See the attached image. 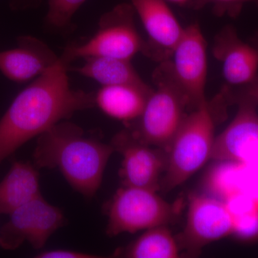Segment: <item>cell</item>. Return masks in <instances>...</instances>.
<instances>
[{"label":"cell","mask_w":258,"mask_h":258,"mask_svg":"<svg viewBox=\"0 0 258 258\" xmlns=\"http://www.w3.org/2000/svg\"><path fill=\"white\" fill-rule=\"evenodd\" d=\"M179 247L166 226H159L145 230L138 239L125 249L118 250L116 255L128 258L179 257Z\"/></svg>","instance_id":"obj_18"},{"label":"cell","mask_w":258,"mask_h":258,"mask_svg":"<svg viewBox=\"0 0 258 258\" xmlns=\"http://www.w3.org/2000/svg\"><path fill=\"white\" fill-rule=\"evenodd\" d=\"M246 3H253L258 7V0H191L190 5L195 9L212 5V10L217 15L236 18L240 14Z\"/></svg>","instance_id":"obj_21"},{"label":"cell","mask_w":258,"mask_h":258,"mask_svg":"<svg viewBox=\"0 0 258 258\" xmlns=\"http://www.w3.org/2000/svg\"><path fill=\"white\" fill-rule=\"evenodd\" d=\"M257 102L243 93L232 122L215 137L210 159L258 166Z\"/></svg>","instance_id":"obj_9"},{"label":"cell","mask_w":258,"mask_h":258,"mask_svg":"<svg viewBox=\"0 0 258 258\" xmlns=\"http://www.w3.org/2000/svg\"><path fill=\"white\" fill-rule=\"evenodd\" d=\"M155 89L148 98L143 112L130 122L127 130L142 143L167 152L182 124L188 102L171 77L166 61L154 71Z\"/></svg>","instance_id":"obj_4"},{"label":"cell","mask_w":258,"mask_h":258,"mask_svg":"<svg viewBox=\"0 0 258 258\" xmlns=\"http://www.w3.org/2000/svg\"><path fill=\"white\" fill-rule=\"evenodd\" d=\"M253 45L256 47V48H257V50H258V35L257 36H256L255 39H254Z\"/></svg>","instance_id":"obj_28"},{"label":"cell","mask_w":258,"mask_h":258,"mask_svg":"<svg viewBox=\"0 0 258 258\" xmlns=\"http://www.w3.org/2000/svg\"><path fill=\"white\" fill-rule=\"evenodd\" d=\"M83 60L82 66L73 71L94 80L102 86L147 85L141 79L131 60L108 57H89Z\"/></svg>","instance_id":"obj_17"},{"label":"cell","mask_w":258,"mask_h":258,"mask_svg":"<svg viewBox=\"0 0 258 258\" xmlns=\"http://www.w3.org/2000/svg\"><path fill=\"white\" fill-rule=\"evenodd\" d=\"M217 166L210 176V187L214 192L222 197L228 198L233 194L239 192L238 182L242 164L222 161Z\"/></svg>","instance_id":"obj_19"},{"label":"cell","mask_w":258,"mask_h":258,"mask_svg":"<svg viewBox=\"0 0 258 258\" xmlns=\"http://www.w3.org/2000/svg\"><path fill=\"white\" fill-rule=\"evenodd\" d=\"M213 53L221 62L222 76L230 86L244 87L258 76L257 48L242 41L232 27H226L217 35Z\"/></svg>","instance_id":"obj_13"},{"label":"cell","mask_w":258,"mask_h":258,"mask_svg":"<svg viewBox=\"0 0 258 258\" xmlns=\"http://www.w3.org/2000/svg\"><path fill=\"white\" fill-rule=\"evenodd\" d=\"M171 77L186 98L189 108L196 109L207 101V43L198 24L184 28L170 58L166 61Z\"/></svg>","instance_id":"obj_7"},{"label":"cell","mask_w":258,"mask_h":258,"mask_svg":"<svg viewBox=\"0 0 258 258\" xmlns=\"http://www.w3.org/2000/svg\"><path fill=\"white\" fill-rule=\"evenodd\" d=\"M165 1L171 2L174 4L180 5V6H186V5H190L191 0H165Z\"/></svg>","instance_id":"obj_27"},{"label":"cell","mask_w":258,"mask_h":258,"mask_svg":"<svg viewBox=\"0 0 258 258\" xmlns=\"http://www.w3.org/2000/svg\"><path fill=\"white\" fill-rule=\"evenodd\" d=\"M152 91L148 85L102 86L95 103L105 114L128 123L140 116Z\"/></svg>","instance_id":"obj_15"},{"label":"cell","mask_w":258,"mask_h":258,"mask_svg":"<svg viewBox=\"0 0 258 258\" xmlns=\"http://www.w3.org/2000/svg\"><path fill=\"white\" fill-rule=\"evenodd\" d=\"M38 258H98L101 257L98 254L80 252L77 250L66 249H51L42 251L37 254Z\"/></svg>","instance_id":"obj_25"},{"label":"cell","mask_w":258,"mask_h":258,"mask_svg":"<svg viewBox=\"0 0 258 258\" xmlns=\"http://www.w3.org/2000/svg\"><path fill=\"white\" fill-rule=\"evenodd\" d=\"M40 195L36 169L30 163L16 161L0 181V215H10Z\"/></svg>","instance_id":"obj_16"},{"label":"cell","mask_w":258,"mask_h":258,"mask_svg":"<svg viewBox=\"0 0 258 258\" xmlns=\"http://www.w3.org/2000/svg\"><path fill=\"white\" fill-rule=\"evenodd\" d=\"M243 93L246 95L253 98L254 101L258 103V76L252 82L247 86H244Z\"/></svg>","instance_id":"obj_26"},{"label":"cell","mask_w":258,"mask_h":258,"mask_svg":"<svg viewBox=\"0 0 258 258\" xmlns=\"http://www.w3.org/2000/svg\"><path fill=\"white\" fill-rule=\"evenodd\" d=\"M114 151L122 155L119 176L122 186L159 191L161 174L166 165V152L142 143L132 137L127 129L113 137Z\"/></svg>","instance_id":"obj_10"},{"label":"cell","mask_w":258,"mask_h":258,"mask_svg":"<svg viewBox=\"0 0 258 258\" xmlns=\"http://www.w3.org/2000/svg\"><path fill=\"white\" fill-rule=\"evenodd\" d=\"M69 70L59 57L15 98L0 119V164L54 125L95 106L94 93L71 88Z\"/></svg>","instance_id":"obj_1"},{"label":"cell","mask_w":258,"mask_h":258,"mask_svg":"<svg viewBox=\"0 0 258 258\" xmlns=\"http://www.w3.org/2000/svg\"><path fill=\"white\" fill-rule=\"evenodd\" d=\"M234 218L223 200L205 195L190 196L181 244L190 252L231 235Z\"/></svg>","instance_id":"obj_11"},{"label":"cell","mask_w":258,"mask_h":258,"mask_svg":"<svg viewBox=\"0 0 258 258\" xmlns=\"http://www.w3.org/2000/svg\"><path fill=\"white\" fill-rule=\"evenodd\" d=\"M104 209L108 217L106 234L110 237L166 226L176 215L174 206L157 191L132 186H122Z\"/></svg>","instance_id":"obj_6"},{"label":"cell","mask_w":258,"mask_h":258,"mask_svg":"<svg viewBox=\"0 0 258 258\" xmlns=\"http://www.w3.org/2000/svg\"><path fill=\"white\" fill-rule=\"evenodd\" d=\"M225 203L231 215L240 216L258 210V205L244 194L237 192L226 198Z\"/></svg>","instance_id":"obj_24"},{"label":"cell","mask_w":258,"mask_h":258,"mask_svg":"<svg viewBox=\"0 0 258 258\" xmlns=\"http://www.w3.org/2000/svg\"><path fill=\"white\" fill-rule=\"evenodd\" d=\"M233 218L232 234L242 240H253L258 238V210Z\"/></svg>","instance_id":"obj_22"},{"label":"cell","mask_w":258,"mask_h":258,"mask_svg":"<svg viewBox=\"0 0 258 258\" xmlns=\"http://www.w3.org/2000/svg\"><path fill=\"white\" fill-rule=\"evenodd\" d=\"M64 222L60 209L40 195L10 214L9 221L0 230V246L14 250L28 242L33 248L42 249Z\"/></svg>","instance_id":"obj_8"},{"label":"cell","mask_w":258,"mask_h":258,"mask_svg":"<svg viewBox=\"0 0 258 258\" xmlns=\"http://www.w3.org/2000/svg\"><path fill=\"white\" fill-rule=\"evenodd\" d=\"M132 5L122 3L102 15L98 30L87 42L69 46L60 59L71 64L76 59L108 57L132 60L143 51L144 41L134 23Z\"/></svg>","instance_id":"obj_5"},{"label":"cell","mask_w":258,"mask_h":258,"mask_svg":"<svg viewBox=\"0 0 258 258\" xmlns=\"http://www.w3.org/2000/svg\"><path fill=\"white\" fill-rule=\"evenodd\" d=\"M86 0H48L46 22L52 28L69 26L73 16Z\"/></svg>","instance_id":"obj_20"},{"label":"cell","mask_w":258,"mask_h":258,"mask_svg":"<svg viewBox=\"0 0 258 258\" xmlns=\"http://www.w3.org/2000/svg\"><path fill=\"white\" fill-rule=\"evenodd\" d=\"M215 122V108L208 101L186 115L166 152L160 190L170 191L182 184L210 159Z\"/></svg>","instance_id":"obj_3"},{"label":"cell","mask_w":258,"mask_h":258,"mask_svg":"<svg viewBox=\"0 0 258 258\" xmlns=\"http://www.w3.org/2000/svg\"><path fill=\"white\" fill-rule=\"evenodd\" d=\"M131 1L147 34L142 53L159 62L169 60L184 28L165 0Z\"/></svg>","instance_id":"obj_12"},{"label":"cell","mask_w":258,"mask_h":258,"mask_svg":"<svg viewBox=\"0 0 258 258\" xmlns=\"http://www.w3.org/2000/svg\"><path fill=\"white\" fill-rule=\"evenodd\" d=\"M59 60L50 47L31 36L19 37L18 46L0 52V71L15 83L41 76Z\"/></svg>","instance_id":"obj_14"},{"label":"cell","mask_w":258,"mask_h":258,"mask_svg":"<svg viewBox=\"0 0 258 258\" xmlns=\"http://www.w3.org/2000/svg\"><path fill=\"white\" fill-rule=\"evenodd\" d=\"M238 191L247 195L258 205V166L242 164Z\"/></svg>","instance_id":"obj_23"},{"label":"cell","mask_w":258,"mask_h":258,"mask_svg":"<svg viewBox=\"0 0 258 258\" xmlns=\"http://www.w3.org/2000/svg\"><path fill=\"white\" fill-rule=\"evenodd\" d=\"M113 152L111 144L64 120L37 137L33 157L37 166L57 169L76 191L91 198L101 186Z\"/></svg>","instance_id":"obj_2"}]
</instances>
